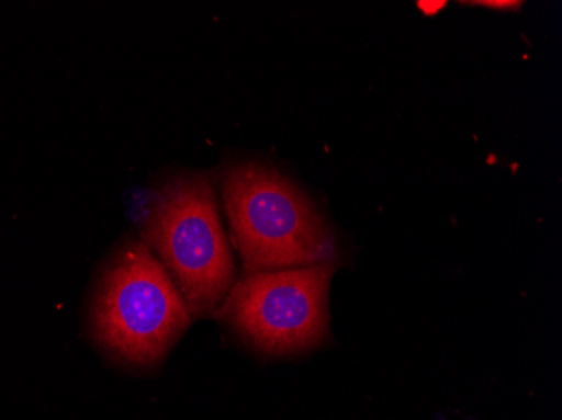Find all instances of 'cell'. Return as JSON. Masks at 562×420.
Listing matches in <instances>:
<instances>
[{"label":"cell","mask_w":562,"mask_h":420,"mask_svg":"<svg viewBox=\"0 0 562 420\" xmlns=\"http://www.w3.org/2000/svg\"><path fill=\"white\" fill-rule=\"evenodd\" d=\"M221 195L246 274L336 262V236L314 202L273 167H224Z\"/></svg>","instance_id":"cell-2"},{"label":"cell","mask_w":562,"mask_h":420,"mask_svg":"<svg viewBox=\"0 0 562 420\" xmlns=\"http://www.w3.org/2000/svg\"><path fill=\"white\" fill-rule=\"evenodd\" d=\"M191 325V313L162 262L140 239L110 256L91 298L88 331L116 365L151 371Z\"/></svg>","instance_id":"cell-1"},{"label":"cell","mask_w":562,"mask_h":420,"mask_svg":"<svg viewBox=\"0 0 562 420\" xmlns=\"http://www.w3.org/2000/svg\"><path fill=\"white\" fill-rule=\"evenodd\" d=\"M140 241L162 262L191 317L214 311L235 284V259L206 173L157 183L140 220Z\"/></svg>","instance_id":"cell-3"},{"label":"cell","mask_w":562,"mask_h":420,"mask_svg":"<svg viewBox=\"0 0 562 420\" xmlns=\"http://www.w3.org/2000/svg\"><path fill=\"white\" fill-rule=\"evenodd\" d=\"M472 5H482V8L497 9V11H516L522 5V2H513V0H482V2H470Z\"/></svg>","instance_id":"cell-5"},{"label":"cell","mask_w":562,"mask_h":420,"mask_svg":"<svg viewBox=\"0 0 562 420\" xmlns=\"http://www.w3.org/2000/svg\"><path fill=\"white\" fill-rule=\"evenodd\" d=\"M445 2H418V8L425 11L426 14H435V12L441 11L445 8Z\"/></svg>","instance_id":"cell-6"},{"label":"cell","mask_w":562,"mask_h":420,"mask_svg":"<svg viewBox=\"0 0 562 420\" xmlns=\"http://www.w3.org/2000/svg\"><path fill=\"white\" fill-rule=\"evenodd\" d=\"M334 273L336 262L246 274L233 284L217 315L265 355L306 352L327 337Z\"/></svg>","instance_id":"cell-4"}]
</instances>
